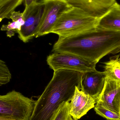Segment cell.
I'll use <instances>...</instances> for the list:
<instances>
[{"label": "cell", "mask_w": 120, "mask_h": 120, "mask_svg": "<svg viewBox=\"0 0 120 120\" xmlns=\"http://www.w3.org/2000/svg\"><path fill=\"white\" fill-rule=\"evenodd\" d=\"M94 108L97 114L107 120H120V115L99 104H96Z\"/></svg>", "instance_id": "2e32d148"}, {"label": "cell", "mask_w": 120, "mask_h": 120, "mask_svg": "<svg viewBox=\"0 0 120 120\" xmlns=\"http://www.w3.org/2000/svg\"><path fill=\"white\" fill-rule=\"evenodd\" d=\"M96 104L95 98L76 86L74 95L70 101L69 113L73 117L79 120L94 108Z\"/></svg>", "instance_id": "8fae6325"}, {"label": "cell", "mask_w": 120, "mask_h": 120, "mask_svg": "<svg viewBox=\"0 0 120 120\" xmlns=\"http://www.w3.org/2000/svg\"><path fill=\"white\" fill-rule=\"evenodd\" d=\"M44 4L43 14L35 38L51 33L58 19L72 8L68 0H42Z\"/></svg>", "instance_id": "8992f818"}, {"label": "cell", "mask_w": 120, "mask_h": 120, "mask_svg": "<svg viewBox=\"0 0 120 120\" xmlns=\"http://www.w3.org/2000/svg\"><path fill=\"white\" fill-rule=\"evenodd\" d=\"M120 55L111 57L104 63L103 68L106 77L120 83Z\"/></svg>", "instance_id": "4fadbf2b"}, {"label": "cell", "mask_w": 120, "mask_h": 120, "mask_svg": "<svg viewBox=\"0 0 120 120\" xmlns=\"http://www.w3.org/2000/svg\"><path fill=\"white\" fill-rule=\"evenodd\" d=\"M36 101L13 90L0 96V118L12 120H30Z\"/></svg>", "instance_id": "277c9868"}, {"label": "cell", "mask_w": 120, "mask_h": 120, "mask_svg": "<svg viewBox=\"0 0 120 120\" xmlns=\"http://www.w3.org/2000/svg\"><path fill=\"white\" fill-rule=\"evenodd\" d=\"M0 120H9V119H5V118H0Z\"/></svg>", "instance_id": "44dd1931"}, {"label": "cell", "mask_w": 120, "mask_h": 120, "mask_svg": "<svg viewBox=\"0 0 120 120\" xmlns=\"http://www.w3.org/2000/svg\"><path fill=\"white\" fill-rule=\"evenodd\" d=\"M75 88L67 78L53 76L41 95L36 101L30 120H53L61 104L70 101Z\"/></svg>", "instance_id": "7a4b0ae2"}, {"label": "cell", "mask_w": 120, "mask_h": 120, "mask_svg": "<svg viewBox=\"0 0 120 120\" xmlns=\"http://www.w3.org/2000/svg\"><path fill=\"white\" fill-rule=\"evenodd\" d=\"M39 0H23L25 7L29 6L33 4L39 2Z\"/></svg>", "instance_id": "d6986e66"}, {"label": "cell", "mask_w": 120, "mask_h": 120, "mask_svg": "<svg viewBox=\"0 0 120 120\" xmlns=\"http://www.w3.org/2000/svg\"></svg>", "instance_id": "603a6c76"}, {"label": "cell", "mask_w": 120, "mask_h": 120, "mask_svg": "<svg viewBox=\"0 0 120 120\" xmlns=\"http://www.w3.org/2000/svg\"><path fill=\"white\" fill-rule=\"evenodd\" d=\"M46 62L54 71L66 70L85 73L96 70V64L67 53H54L48 56Z\"/></svg>", "instance_id": "5b68a950"}, {"label": "cell", "mask_w": 120, "mask_h": 120, "mask_svg": "<svg viewBox=\"0 0 120 120\" xmlns=\"http://www.w3.org/2000/svg\"><path fill=\"white\" fill-rule=\"evenodd\" d=\"M96 104L103 106L120 115V83L106 78L104 87Z\"/></svg>", "instance_id": "9c48e42d"}, {"label": "cell", "mask_w": 120, "mask_h": 120, "mask_svg": "<svg viewBox=\"0 0 120 120\" xmlns=\"http://www.w3.org/2000/svg\"><path fill=\"white\" fill-rule=\"evenodd\" d=\"M11 78V73L5 63L0 60V85L1 86L8 83Z\"/></svg>", "instance_id": "e0dca14e"}, {"label": "cell", "mask_w": 120, "mask_h": 120, "mask_svg": "<svg viewBox=\"0 0 120 120\" xmlns=\"http://www.w3.org/2000/svg\"><path fill=\"white\" fill-rule=\"evenodd\" d=\"M72 7L82 10L90 16L99 19L110 10L116 0H68Z\"/></svg>", "instance_id": "30bf717a"}, {"label": "cell", "mask_w": 120, "mask_h": 120, "mask_svg": "<svg viewBox=\"0 0 120 120\" xmlns=\"http://www.w3.org/2000/svg\"><path fill=\"white\" fill-rule=\"evenodd\" d=\"M106 78L104 72L97 70L82 73L77 87L97 101L103 89Z\"/></svg>", "instance_id": "ba28073f"}, {"label": "cell", "mask_w": 120, "mask_h": 120, "mask_svg": "<svg viewBox=\"0 0 120 120\" xmlns=\"http://www.w3.org/2000/svg\"><path fill=\"white\" fill-rule=\"evenodd\" d=\"M70 101L61 104L53 120H67L69 114Z\"/></svg>", "instance_id": "ac0fdd59"}, {"label": "cell", "mask_w": 120, "mask_h": 120, "mask_svg": "<svg viewBox=\"0 0 120 120\" xmlns=\"http://www.w3.org/2000/svg\"><path fill=\"white\" fill-rule=\"evenodd\" d=\"M23 2V0H0V21L10 19L12 13Z\"/></svg>", "instance_id": "9a60e30c"}, {"label": "cell", "mask_w": 120, "mask_h": 120, "mask_svg": "<svg viewBox=\"0 0 120 120\" xmlns=\"http://www.w3.org/2000/svg\"><path fill=\"white\" fill-rule=\"evenodd\" d=\"M54 53H72L97 64L105 56L120 52V31L96 28L84 33L58 38Z\"/></svg>", "instance_id": "6da1fadb"}, {"label": "cell", "mask_w": 120, "mask_h": 120, "mask_svg": "<svg viewBox=\"0 0 120 120\" xmlns=\"http://www.w3.org/2000/svg\"></svg>", "instance_id": "7402d4cb"}, {"label": "cell", "mask_w": 120, "mask_h": 120, "mask_svg": "<svg viewBox=\"0 0 120 120\" xmlns=\"http://www.w3.org/2000/svg\"><path fill=\"white\" fill-rule=\"evenodd\" d=\"M44 5L42 0L25 7L23 12L24 24L18 32L19 38L25 43L35 37L43 14Z\"/></svg>", "instance_id": "52a82bcc"}, {"label": "cell", "mask_w": 120, "mask_h": 120, "mask_svg": "<svg viewBox=\"0 0 120 120\" xmlns=\"http://www.w3.org/2000/svg\"><path fill=\"white\" fill-rule=\"evenodd\" d=\"M67 120H78L76 119V118H74L73 117L70 115V113H69Z\"/></svg>", "instance_id": "ffe728a7"}, {"label": "cell", "mask_w": 120, "mask_h": 120, "mask_svg": "<svg viewBox=\"0 0 120 120\" xmlns=\"http://www.w3.org/2000/svg\"><path fill=\"white\" fill-rule=\"evenodd\" d=\"M99 19L79 8L72 7L61 16L51 33L65 37L84 33L98 26Z\"/></svg>", "instance_id": "3957f363"}, {"label": "cell", "mask_w": 120, "mask_h": 120, "mask_svg": "<svg viewBox=\"0 0 120 120\" xmlns=\"http://www.w3.org/2000/svg\"><path fill=\"white\" fill-rule=\"evenodd\" d=\"M11 19L12 22H8V24L2 25L1 31H6L8 37H12L16 33H18L20 31L22 26L24 24L23 13L20 11H15L11 15Z\"/></svg>", "instance_id": "5bb4252c"}, {"label": "cell", "mask_w": 120, "mask_h": 120, "mask_svg": "<svg viewBox=\"0 0 120 120\" xmlns=\"http://www.w3.org/2000/svg\"><path fill=\"white\" fill-rule=\"evenodd\" d=\"M98 26L120 31V4L116 2L106 13L99 19Z\"/></svg>", "instance_id": "7c38bea8"}]
</instances>
